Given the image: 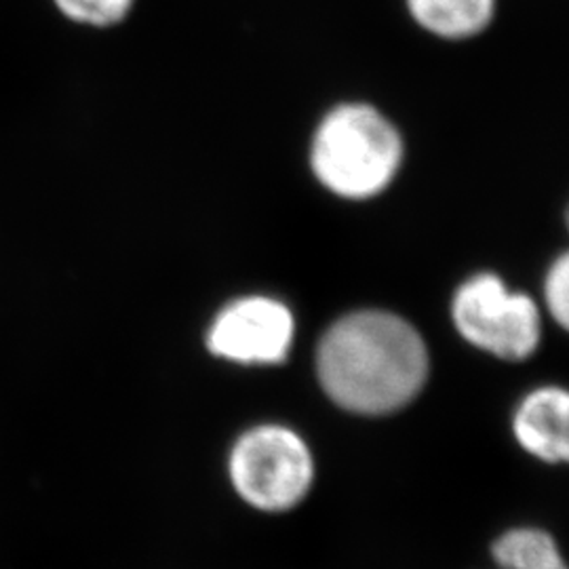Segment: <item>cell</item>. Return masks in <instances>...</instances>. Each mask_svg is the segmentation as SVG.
I'll return each mask as SVG.
<instances>
[{
	"label": "cell",
	"instance_id": "1",
	"mask_svg": "<svg viewBox=\"0 0 569 569\" xmlns=\"http://www.w3.org/2000/svg\"><path fill=\"white\" fill-rule=\"evenodd\" d=\"M317 367L338 406L382 416L407 406L425 387L428 352L420 333L401 317L363 310L329 327Z\"/></svg>",
	"mask_w": 569,
	"mask_h": 569
},
{
	"label": "cell",
	"instance_id": "2",
	"mask_svg": "<svg viewBox=\"0 0 569 569\" xmlns=\"http://www.w3.org/2000/svg\"><path fill=\"white\" fill-rule=\"evenodd\" d=\"M310 161L319 182L333 194L369 199L397 176L403 142L376 108L345 103L329 112L317 129Z\"/></svg>",
	"mask_w": 569,
	"mask_h": 569
},
{
	"label": "cell",
	"instance_id": "3",
	"mask_svg": "<svg viewBox=\"0 0 569 569\" xmlns=\"http://www.w3.org/2000/svg\"><path fill=\"white\" fill-rule=\"evenodd\" d=\"M230 479L244 502L260 510L293 509L315 479L310 449L284 427L247 430L230 453Z\"/></svg>",
	"mask_w": 569,
	"mask_h": 569
},
{
	"label": "cell",
	"instance_id": "4",
	"mask_svg": "<svg viewBox=\"0 0 569 569\" xmlns=\"http://www.w3.org/2000/svg\"><path fill=\"white\" fill-rule=\"evenodd\" d=\"M451 317L468 345L500 359H528L540 342V312L533 300L509 291L496 274H477L462 284Z\"/></svg>",
	"mask_w": 569,
	"mask_h": 569
},
{
	"label": "cell",
	"instance_id": "5",
	"mask_svg": "<svg viewBox=\"0 0 569 569\" xmlns=\"http://www.w3.org/2000/svg\"><path fill=\"white\" fill-rule=\"evenodd\" d=\"M291 342L293 317L289 308L264 296L226 306L207 336V346L216 357L244 366L279 363Z\"/></svg>",
	"mask_w": 569,
	"mask_h": 569
},
{
	"label": "cell",
	"instance_id": "6",
	"mask_svg": "<svg viewBox=\"0 0 569 569\" xmlns=\"http://www.w3.org/2000/svg\"><path fill=\"white\" fill-rule=\"evenodd\" d=\"M569 399L563 388H540L523 399L512 430L521 448L545 462H566L569 456Z\"/></svg>",
	"mask_w": 569,
	"mask_h": 569
},
{
	"label": "cell",
	"instance_id": "7",
	"mask_svg": "<svg viewBox=\"0 0 569 569\" xmlns=\"http://www.w3.org/2000/svg\"><path fill=\"white\" fill-rule=\"evenodd\" d=\"M407 13L425 32L443 41H467L483 34L498 0H406Z\"/></svg>",
	"mask_w": 569,
	"mask_h": 569
},
{
	"label": "cell",
	"instance_id": "8",
	"mask_svg": "<svg viewBox=\"0 0 569 569\" xmlns=\"http://www.w3.org/2000/svg\"><path fill=\"white\" fill-rule=\"evenodd\" d=\"M491 552L505 569H566L555 540L542 529H510L496 540Z\"/></svg>",
	"mask_w": 569,
	"mask_h": 569
},
{
	"label": "cell",
	"instance_id": "9",
	"mask_svg": "<svg viewBox=\"0 0 569 569\" xmlns=\"http://www.w3.org/2000/svg\"><path fill=\"white\" fill-rule=\"evenodd\" d=\"M61 16L91 28H110L129 18L136 0H53Z\"/></svg>",
	"mask_w": 569,
	"mask_h": 569
},
{
	"label": "cell",
	"instance_id": "10",
	"mask_svg": "<svg viewBox=\"0 0 569 569\" xmlns=\"http://www.w3.org/2000/svg\"><path fill=\"white\" fill-rule=\"evenodd\" d=\"M545 298H547L550 315L557 319V323L561 327H568L569 258L566 253L550 268L547 284H545Z\"/></svg>",
	"mask_w": 569,
	"mask_h": 569
}]
</instances>
